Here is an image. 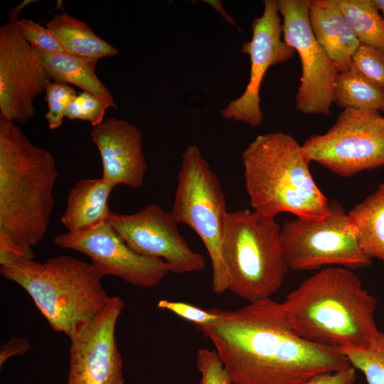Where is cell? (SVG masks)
<instances>
[{"label": "cell", "instance_id": "1", "mask_svg": "<svg viewBox=\"0 0 384 384\" xmlns=\"http://www.w3.org/2000/svg\"><path fill=\"white\" fill-rule=\"evenodd\" d=\"M216 311L215 321L195 327L214 346L232 384H302L351 366L340 349L299 337L271 298Z\"/></svg>", "mask_w": 384, "mask_h": 384}, {"label": "cell", "instance_id": "2", "mask_svg": "<svg viewBox=\"0 0 384 384\" xmlns=\"http://www.w3.org/2000/svg\"><path fill=\"white\" fill-rule=\"evenodd\" d=\"M58 175L53 154L0 115V249L24 259L45 237Z\"/></svg>", "mask_w": 384, "mask_h": 384}, {"label": "cell", "instance_id": "3", "mask_svg": "<svg viewBox=\"0 0 384 384\" xmlns=\"http://www.w3.org/2000/svg\"><path fill=\"white\" fill-rule=\"evenodd\" d=\"M377 303L350 269L328 267L304 280L282 305L299 337L340 349L363 347L377 337Z\"/></svg>", "mask_w": 384, "mask_h": 384}, {"label": "cell", "instance_id": "4", "mask_svg": "<svg viewBox=\"0 0 384 384\" xmlns=\"http://www.w3.org/2000/svg\"><path fill=\"white\" fill-rule=\"evenodd\" d=\"M241 159L255 211L270 217L285 212L312 220L327 215L330 201L314 181L302 145L290 134L258 135L242 151Z\"/></svg>", "mask_w": 384, "mask_h": 384}, {"label": "cell", "instance_id": "5", "mask_svg": "<svg viewBox=\"0 0 384 384\" xmlns=\"http://www.w3.org/2000/svg\"><path fill=\"white\" fill-rule=\"evenodd\" d=\"M0 272L30 295L54 331L68 337L92 321L110 297L93 265L68 255L43 263L23 259L1 266Z\"/></svg>", "mask_w": 384, "mask_h": 384}, {"label": "cell", "instance_id": "6", "mask_svg": "<svg viewBox=\"0 0 384 384\" xmlns=\"http://www.w3.org/2000/svg\"><path fill=\"white\" fill-rule=\"evenodd\" d=\"M228 291L250 302L271 298L289 267L275 217L255 210L228 212L222 240Z\"/></svg>", "mask_w": 384, "mask_h": 384}, {"label": "cell", "instance_id": "7", "mask_svg": "<svg viewBox=\"0 0 384 384\" xmlns=\"http://www.w3.org/2000/svg\"><path fill=\"white\" fill-rule=\"evenodd\" d=\"M227 211L225 196L215 174L196 145L181 154L171 213L178 223L201 238L212 265L211 287L216 294L228 291V276L222 253Z\"/></svg>", "mask_w": 384, "mask_h": 384}, {"label": "cell", "instance_id": "8", "mask_svg": "<svg viewBox=\"0 0 384 384\" xmlns=\"http://www.w3.org/2000/svg\"><path fill=\"white\" fill-rule=\"evenodd\" d=\"M281 241L289 269L315 270L323 266L358 269L372 260L362 251L348 213L336 200L320 220L296 218L281 227Z\"/></svg>", "mask_w": 384, "mask_h": 384}, {"label": "cell", "instance_id": "9", "mask_svg": "<svg viewBox=\"0 0 384 384\" xmlns=\"http://www.w3.org/2000/svg\"><path fill=\"white\" fill-rule=\"evenodd\" d=\"M302 148L310 161L342 177L384 166V116L345 109L326 132L309 137Z\"/></svg>", "mask_w": 384, "mask_h": 384}, {"label": "cell", "instance_id": "10", "mask_svg": "<svg viewBox=\"0 0 384 384\" xmlns=\"http://www.w3.org/2000/svg\"><path fill=\"white\" fill-rule=\"evenodd\" d=\"M310 0H277L283 40L298 53L302 65L295 107L306 114H331L333 86L338 73L316 40L310 26Z\"/></svg>", "mask_w": 384, "mask_h": 384}, {"label": "cell", "instance_id": "11", "mask_svg": "<svg viewBox=\"0 0 384 384\" xmlns=\"http://www.w3.org/2000/svg\"><path fill=\"white\" fill-rule=\"evenodd\" d=\"M108 223L129 248L141 255L162 260L170 272H199L206 267L204 257L189 247L171 212L155 203L132 214L112 212Z\"/></svg>", "mask_w": 384, "mask_h": 384}, {"label": "cell", "instance_id": "12", "mask_svg": "<svg viewBox=\"0 0 384 384\" xmlns=\"http://www.w3.org/2000/svg\"><path fill=\"white\" fill-rule=\"evenodd\" d=\"M17 17L0 26V115L26 123L34 115L33 101L53 80L23 37Z\"/></svg>", "mask_w": 384, "mask_h": 384}, {"label": "cell", "instance_id": "13", "mask_svg": "<svg viewBox=\"0 0 384 384\" xmlns=\"http://www.w3.org/2000/svg\"><path fill=\"white\" fill-rule=\"evenodd\" d=\"M54 243L89 257L102 277L116 276L135 286L154 287L170 272L162 260L141 255L129 248L108 222L87 230L59 234Z\"/></svg>", "mask_w": 384, "mask_h": 384}, {"label": "cell", "instance_id": "14", "mask_svg": "<svg viewBox=\"0 0 384 384\" xmlns=\"http://www.w3.org/2000/svg\"><path fill=\"white\" fill-rule=\"evenodd\" d=\"M124 308L117 296L73 334L69 351L68 384H124L122 359L116 338L117 321Z\"/></svg>", "mask_w": 384, "mask_h": 384}, {"label": "cell", "instance_id": "15", "mask_svg": "<svg viewBox=\"0 0 384 384\" xmlns=\"http://www.w3.org/2000/svg\"><path fill=\"white\" fill-rule=\"evenodd\" d=\"M263 4L262 14L252 22L251 40L241 48V52L250 58L248 83L239 97L220 111L224 119L242 122L252 127H260L263 121L260 90L267 70L287 62L297 53L282 38V23L277 0H265Z\"/></svg>", "mask_w": 384, "mask_h": 384}, {"label": "cell", "instance_id": "16", "mask_svg": "<svg viewBox=\"0 0 384 384\" xmlns=\"http://www.w3.org/2000/svg\"><path fill=\"white\" fill-rule=\"evenodd\" d=\"M90 136L101 156L102 178L114 187L124 185L139 188L143 186L147 163L142 135L136 125L111 117L92 127Z\"/></svg>", "mask_w": 384, "mask_h": 384}, {"label": "cell", "instance_id": "17", "mask_svg": "<svg viewBox=\"0 0 384 384\" xmlns=\"http://www.w3.org/2000/svg\"><path fill=\"white\" fill-rule=\"evenodd\" d=\"M309 18L316 40L338 73L351 70L361 42L336 0H310Z\"/></svg>", "mask_w": 384, "mask_h": 384}, {"label": "cell", "instance_id": "18", "mask_svg": "<svg viewBox=\"0 0 384 384\" xmlns=\"http://www.w3.org/2000/svg\"><path fill=\"white\" fill-rule=\"evenodd\" d=\"M114 186L104 178L79 181L70 191L60 220L69 232L92 229L108 222V199Z\"/></svg>", "mask_w": 384, "mask_h": 384}, {"label": "cell", "instance_id": "19", "mask_svg": "<svg viewBox=\"0 0 384 384\" xmlns=\"http://www.w3.org/2000/svg\"><path fill=\"white\" fill-rule=\"evenodd\" d=\"M31 46L36 59L53 81L75 85L82 91L102 99L110 107L117 108L112 93L96 75L95 68L99 59L53 53Z\"/></svg>", "mask_w": 384, "mask_h": 384}, {"label": "cell", "instance_id": "20", "mask_svg": "<svg viewBox=\"0 0 384 384\" xmlns=\"http://www.w3.org/2000/svg\"><path fill=\"white\" fill-rule=\"evenodd\" d=\"M348 215L365 255L384 262V183L356 204Z\"/></svg>", "mask_w": 384, "mask_h": 384}, {"label": "cell", "instance_id": "21", "mask_svg": "<svg viewBox=\"0 0 384 384\" xmlns=\"http://www.w3.org/2000/svg\"><path fill=\"white\" fill-rule=\"evenodd\" d=\"M46 26L67 53L99 60L119 53L117 48L96 35L87 23L66 13L55 15Z\"/></svg>", "mask_w": 384, "mask_h": 384}, {"label": "cell", "instance_id": "22", "mask_svg": "<svg viewBox=\"0 0 384 384\" xmlns=\"http://www.w3.org/2000/svg\"><path fill=\"white\" fill-rule=\"evenodd\" d=\"M333 102L339 107L384 112V91L359 73H338L333 86Z\"/></svg>", "mask_w": 384, "mask_h": 384}, {"label": "cell", "instance_id": "23", "mask_svg": "<svg viewBox=\"0 0 384 384\" xmlns=\"http://www.w3.org/2000/svg\"><path fill=\"white\" fill-rule=\"evenodd\" d=\"M361 42L384 50V18L374 0H336Z\"/></svg>", "mask_w": 384, "mask_h": 384}, {"label": "cell", "instance_id": "24", "mask_svg": "<svg viewBox=\"0 0 384 384\" xmlns=\"http://www.w3.org/2000/svg\"><path fill=\"white\" fill-rule=\"evenodd\" d=\"M340 350L353 367L363 373L368 384H384V331L366 346Z\"/></svg>", "mask_w": 384, "mask_h": 384}, {"label": "cell", "instance_id": "25", "mask_svg": "<svg viewBox=\"0 0 384 384\" xmlns=\"http://www.w3.org/2000/svg\"><path fill=\"white\" fill-rule=\"evenodd\" d=\"M351 69L384 91V50L361 43L353 56Z\"/></svg>", "mask_w": 384, "mask_h": 384}, {"label": "cell", "instance_id": "26", "mask_svg": "<svg viewBox=\"0 0 384 384\" xmlns=\"http://www.w3.org/2000/svg\"><path fill=\"white\" fill-rule=\"evenodd\" d=\"M45 92L48 108L46 118L49 128L54 130L62 124L68 105L78 94L70 85L54 81L48 85Z\"/></svg>", "mask_w": 384, "mask_h": 384}, {"label": "cell", "instance_id": "27", "mask_svg": "<svg viewBox=\"0 0 384 384\" xmlns=\"http://www.w3.org/2000/svg\"><path fill=\"white\" fill-rule=\"evenodd\" d=\"M108 107H110V105L102 99L82 91L68 105L65 117L88 121L95 127L104 121L105 111Z\"/></svg>", "mask_w": 384, "mask_h": 384}, {"label": "cell", "instance_id": "28", "mask_svg": "<svg viewBox=\"0 0 384 384\" xmlns=\"http://www.w3.org/2000/svg\"><path fill=\"white\" fill-rule=\"evenodd\" d=\"M196 366L201 373L200 384H232L215 350L199 349L196 354Z\"/></svg>", "mask_w": 384, "mask_h": 384}, {"label": "cell", "instance_id": "29", "mask_svg": "<svg viewBox=\"0 0 384 384\" xmlns=\"http://www.w3.org/2000/svg\"><path fill=\"white\" fill-rule=\"evenodd\" d=\"M18 24L23 37L31 46L53 53H67L46 26L27 18L18 19Z\"/></svg>", "mask_w": 384, "mask_h": 384}, {"label": "cell", "instance_id": "30", "mask_svg": "<svg viewBox=\"0 0 384 384\" xmlns=\"http://www.w3.org/2000/svg\"><path fill=\"white\" fill-rule=\"evenodd\" d=\"M157 306L171 311L178 316L192 322L195 326L211 324L219 317L215 308L203 310L181 302L161 299L159 301Z\"/></svg>", "mask_w": 384, "mask_h": 384}, {"label": "cell", "instance_id": "31", "mask_svg": "<svg viewBox=\"0 0 384 384\" xmlns=\"http://www.w3.org/2000/svg\"><path fill=\"white\" fill-rule=\"evenodd\" d=\"M356 372L351 365L334 371L316 374L302 384H354Z\"/></svg>", "mask_w": 384, "mask_h": 384}, {"label": "cell", "instance_id": "32", "mask_svg": "<svg viewBox=\"0 0 384 384\" xmlns=\"http://www.w3.org/2000/svg\"><path fill=\"white\" fill-rule=\"evenodd\" d=\"M31 346L26 339L13 337L6 345L3 346L1 348L0 354L1 366L9 357L14 355H22Z\"/></svg>", "mask_w": 384, "mask_h": 384}, {"label": "cell", "instance_id": "33", "mask_svg": "<svg viewBox=\"0 0 384 384\" xmlns=\"http://www.w3.org/2000/svg\"><path fill=\"white\" fill-rule=\"evenodd\" d=\"M375 5L384 18V0H374Z\"/></svg>", "mask_w": 384, "mask_h": 384}, {"label": "cell", "instance_id": "34", "mask_svg": "<svg viewBox=\"0 0 384 384\" xmlns=\"http://www.w3.org/2000/svg\"><path fill=\"white\" fill-rule=\"evenodd\" d=\"M384 116V115H383Z\"/></svg>", "mask_w": 384, "mask_h": 384}]
</instances>
